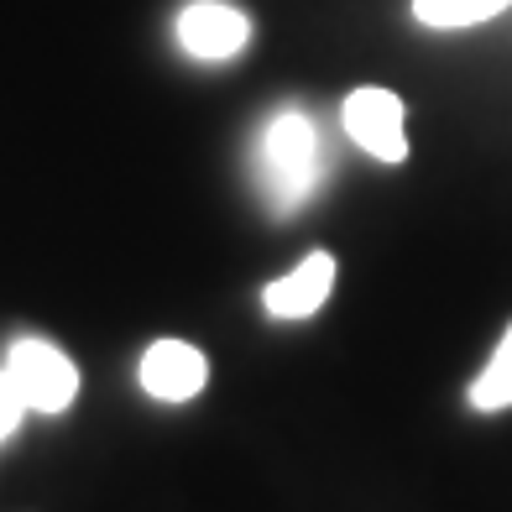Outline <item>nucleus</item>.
Returning a JSON list of instances; mask_svg holds the SVG:
<instances>
[{
	"mask_svg": "<svg viewBox=\"0 0 512 512\" xmlns=\"http://www.w3.org/2000/svg\"><path fill=\"white\" fill-rule=\"evenodd\" d=\"M319 183H324V142L314 115L283 105L256 136V189L277 215H293L319 194Z\"/></svg>",
	"mask_w": 512,
	"mask_h": 512,
	"instance_id": "1",
	"label": "nucleus"
},
{
	"mask_svg": "<svg viewBox=\"0 0 512 512\" xmlns=\"http://www.w3.org/2000/svg\"><path fill=\"white\" fill-rule=\"evenodd\" d=\"M6 371L32 413H68L79 398V366L42 335H21L6 356Z\"/></svg>",
	"mask_w": 512,
	"mask_h": 512,
	"instance_id": "2",
	"label": "nucleus"
},
{
	"mask_svg": "<svg viewBox=\"0 0 512 512\" xmlns=\"http://www.w3.org/2000/svg\"><path fill=\"white\" fill-rule=\"evenodd\" d=\"M340 121H345V136L377 162H403L408 157V110L403 100L382 84H361L345 95L340 105Z\"/></svg>",
	"mask_w": 512,
	"mask_h": 512,
	"instance_id": "3",
	"label": "nucleus"
},
{
	"mask_svg": "<svg viewBox=\"0 0 512 512\" xmlns=\"http://www.w3.org/2000/svg\"><path fill=\"white\" fill-rule=\"evenodd\" d=\"M251 42V16L225 0H189L178 11V48L199 63H225Z\"/></svg>",
	"mask_w": 512,
	"mask_h": 512,
	"instance_id": "4",
	"label": "nucleus"
},
{
	"mask_svg": "<svg viewBox=\"0 0 512 512\" xmlns=\"http://www.w3.org/2000/svg\"><path fill=\"white\" fill-rule=\"evenodd\" d=\"M209 382V361L189 340H152L142 351V387L157 403H194Z\"/></svg>",
	"mask_w": 512,
	"mask_h": 512,
	"instance_id": "5",
	"label": "nucleus"
},
{
	"mask_svg": "<svg viewBox=\"0 0 512 512\" xmlns=\"http://www.w3.org/2000/svg\"><path fill=\"white\" fill-rule=\"evenodd\" d=\"M330 288H335V256L330 251H309L288 277H277V283L262 288V309L272 319H309V314L324 309Z\"/></svg>",
	"mask_w": 512,
	"mask_h": 512,
	"instance_id": "6",
	"label": "nucleus"
},
{
	"mask_svg": "<svg viewBox=\"0 0 512 512\" xmlns=\"http://www.w3.org/2000/svg\"><path fill=\"white\" fill-rule=\"evenodd\" d=\"M471 408H476V413H502V408H512V324H507V335L497 340L492 361L481 366V377L471 382Z\"/></svg>",
	"mask_w": 512,
	"mask_h": 512,
	"instance_id": "7",
	"label": "nucleus"
},
{
	"mask_svg": "<svg viewBox=\"0 0 512 512\" xmlns=\"http://www.w3.org/2000/svg\"><path fill=\"white\" fill-rule=\"evenodd\" d=\"M512 6V0H413V16L424 27H439V32H455V27H481Z\"/></svg>",
	"mask_w": 512,
	"mask_h": 512,
	"instance_id": "8",
	"label": "nucleus"
},
{
	"mask_svg": "<svg viewBox=\"0 0 512 512\" xmlns=\"http://www.w3.org/2000/svg\"><path fill=\"white\" fill-rule=\"evenodd\" d=\"M32 408H27V398H21L16 392V382H11V371L0 366V445H6V439L16 434V424L21 418H27Z\"/></svg>",
	"mask_w": 512,
	"mask_h": 512,
	"instance_id": "9",
	"label": "nucleus"
}]
</instances>
